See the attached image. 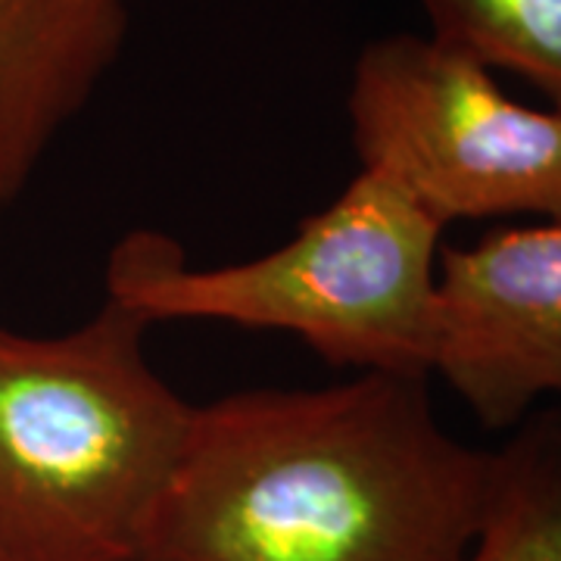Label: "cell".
<instances>
[{
    "label": "cell",
    "mask_w": 561,
    "mask_h": 561,
    "mask_svg": "<svg viewBox=\"0 0 561 561\" xmlns=\"http://www.w3.org/2000/svg\"><path fill=\"white\" fill-rule=\"evenodd\" d=\"M493 481L424 375L243 390L194 405L138 561H465Z\"/></svg>",
    "instance_id": "obj_1"
},
{
    "label": "cell",
    "mask_w": 561,
    "mask_h": 561,
    "mask_svg": "<svg viewBox=\"0 0 561 561\" xmlns=\"http://www.w3.org/2000/svg\"><path fill=\"white\" fill-rule=\"evenodd\" d=\"M116 300L66 334L0 324V561H138L194 421Z\"/></svg>",
    "instance_id": "obj_2"
},
{
    "label": "cell",
    "mask_w": 561,
    "mask_h": 561,
    "mask_svg": "<svg viewBox=\"0 0 561 561\" xmlns=\"http://www.w3.org/2000/svg\"><path fill=\"white\" fill-rule=\"evenodd\" d=\"M443 225L393 181L356 172L287 243L197 268L160 231H128L106 260V297L147 321L280 331L362 375H424L434 359Z\"/></svg>",
    "instance_id": "obj_3"
},
{
    "label": "cell",
    "mask_w": 561,
    "mask_h": 561,
    "mask_svg": "<svg viewBox=\"0 0 561 561\" xmlns=\"http://www.w3.org/2000/svg\"><path fill=\"white\" fill-rule=\"evenodd\" d=\"M346 116L362 172L393 181L443 228L561 221V113L512 101L493 69L446 41H371L353 66Z\"/></svg>",
    "instance_id": "obj_4"
},
{
    "label": "cell",
    "mask_w": 561,
    "mask_h": 561,
    "mask_svg": "<svg viewBox=\"0 0 561 561\" xmlns=\"http://www.w3.org/2000/svg\"><path fill=\"white\" fill-rule=\"evenodd\" d=\"M431 375L493 431L561 397V221L440 250Z\"/></svg>",
    "instance_id": "obj_5"
},
{
    "label": "cell",
    "mask_w": 561,
    "mask_h": 561,
    "mask_svg": "<svg viewBox=\"0 0 561 561\" xmlns=\"http://www.w3.org/2000/svg\"><path fill=\"white\" fill-rule=\"evenodd\" d=\"M131 0H0V213L119 60Z\"/></svg>",
    "instance_id": "obj_6"
},
{
    "label": "cell",
    "mask_w": 561,
    "mask_h": 561,
    "mask_svg": "<svg viewBox=\"0 0 561 561\" xmlns=\"http://www.w3.org/2000/svg\"><path fill=\"white\" fill-rule=\"evenodd\" d=\"M465 561H561V412L496 449V481Z\"/></svg>",
    "instance_id": "obj_7"
},
{
    "label": "cell",
    "mask_w": 561,
    "mask_h": 561,
    "mask_svg": "<svg viewBox=\"0 0 561 561\" xmlns=\"http://www.w3.org/2000/svg\"><path fill=\"white\" fill-rule=\"evenodd\" d=\"M431 35L527 79L561 113V0H419Z\"/></svg>",
    "instance_id": "obj_8"
}]
</instances>
